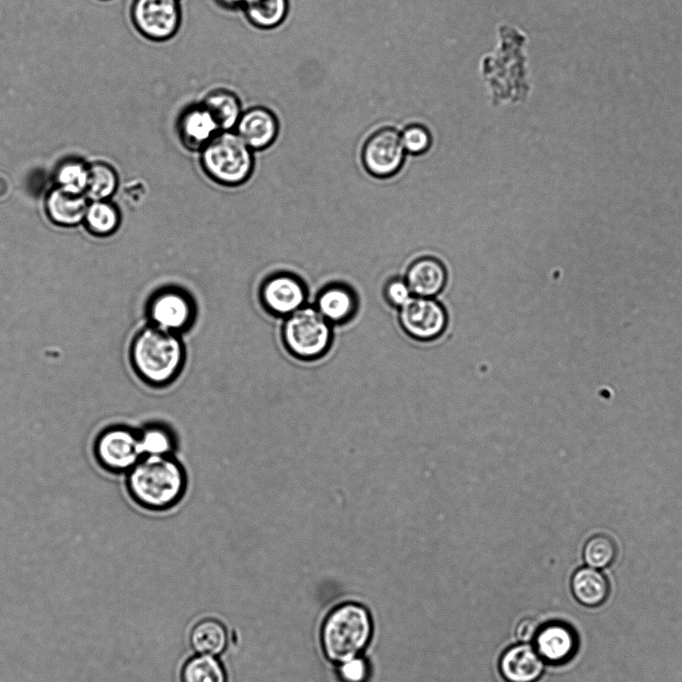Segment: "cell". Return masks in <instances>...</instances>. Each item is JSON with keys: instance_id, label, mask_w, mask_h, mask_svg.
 <instances>
[{"instance_id": "d6986e66", "label": "cell", "mask_w": 682, "mask_h": 682, "mask_svg": "<svg viewBox=\"0 0 682 682\" xmlns=\"http://www.w3.org/2000/svg\"><path fill=\"white\" fill-rule=\"evenodd\" d=\"M229 636L223 622L215 618H203L194 624L189 642L195 654L219 657L228 646Z\"/></svg>"}, {"instance_id": "8fae6325", "label": "cell", "mask_w": 682, "mask_h": 682, "mask_svg": "<svg viewBox=\"0 0 682 682\" xmlns=\"http://www.w3.org/2000/svg\"><path fill=\"white\" fill-rule=\"evenodd\" d=\"M532 644L546 664L562 666L576 656L579 637L570 624L555 620L540 625Z\"/></svg>"}, {"instance_id": "603a6c76", "label": "cell", "mask_w": 682, "mask_h": 682, "mask_svg": "<svg viewBox=\"0 0 682 682\" xmlns=\"http://www.w3.org/2000/svg\"><path fill=\"white\" fill-rule=\"evenodd\" d=\"M138 437L143 456L175 455L177 437L166 424H148L138 431Z\"/></svg>"}, {"instance_id": "5bb4252c", "label": "cell", "mask_w": 682, "mask_h": 682, "mask_svg": "<svg viewBox=\"0 0 682 682\" xmlns=\"http://www.w3.org/2000/svg\"><path fill=\"white\" fill-rule=\"evenodd\" d=\"M252 151L271 146L279 133L278 118L264 106H253L242 112L233 130Z\"/></svg>"}, {"instance_id": "f546056e", "label": "cell", "mask_w": 682, "mask_h": 682, "mask_svg": "<svg viewBox=\"0 0 682 682\" xmlns=\"http://www.w3.org/2000/svg\"><path fill=\"white\" fill-rule=\"evenodd\" d=\"M405 152L421 154L428 150L431 145V135L427 128L419 124L406 127L400 134Z\"/></svg>"}, {"instance_id": "ffe728a7", "label": "cell", "mask_w": 682, "mask_h": 682, "mask_svg": "<svg viewBox=\"0 0 682 682\" xmlns=\"http://www.w3.org/2000/svg\"><path fill=\"white\" fill-rule=\"evenodd\" d=\"M88 198L82 194H73L60 188L52 190L46 200L49 218L62 226H74L85 219Z\"/></svg>"}, {"instance_id": "52a82bcc", "label": "cell", "mask_w": 682, "mask_h": 682, "mask_svg": "<svg viewBox=\"0 0 682 682\" xmlns=\"http://www.w3.org/2000/svg\"><path fill=\"white\" fill-rule=\"evenodd\" d=\"M94 453L106 470L127 473L143 457L138 431L125 426L109 427L98 435Z\"/></svg>"}, {"instance_id": "7a4b0ae2", "label": "cell", "mask_w": 682, "mask_h": 682, "mask_svg": "<svg viewBox=\"0 0 682 682\" xmlns=\"http://www.w3.org/2000/svg\"><path fill=\"white\" fill-rule=\"evenodd\" d=\"M130 360L144 383L155 388L167 387L184 369L185 344L181 335L149 325L134 337Z\"/></svg>"}, {"instance_id": "9a60e30c", "label": "cell", "mask_w": 682, "mask_h": 682, "mask_svg": "<svg viewBox=\"0 0 682 682\" xmlns=\"http://www.w3.org/2000/svg\"><path fill=\"white\" fill-rule=\"evenodd\" d=\"M546 663L532 643H517L500 656L498 668L506 682H537L545 671Z\"/></svg>"}, {"instance_id": "8992f818", "label": "cell", "mask_w": 682, "mask_h": 682, "mask_svg": "<svg viewBox=\"0 0 682 682\" xmlns=\"http://www.w3.org/2000/svg\"><path fill=\"white\" fill-rule=\"evenodd\" d=\"M130 17L143 37L155 42L173 38L181 25L179 0H133Z\"/></svg>"}, {"instance_id": "5b68a950", "label": "cell", "mask_w": 682, "mask_h": 682, "mask_svg": "<svg viewBox=\"0 0 682 682\" xmlns=\"http://www.w3.org/2000/svg\"><path fill=\"white\" fill-rule=\"evenodd\" d=\"M333 325L314 306H303L286 316L281 339L286 351L300 361L324 357L333 343Z\"/></svg>"}, {"instance_id": "6da1fadb", "label": "cell", "mask_w": 682, "mask_h": 682, "mask_svg": "<svg viewBox=\"0 0 682 682\" xmlns=\"http://www.w3.org/2000/svg\"><path fill=\"white\" fill-rule=\"evenodd\" d=\"M188 477L175 455L143 456L127 473L126 486L131 498L141 507L165 511L184 497Z\"/></svg>"}, {"instance_id": "4fadbf2b", "label": "cell", "mask_w": 682, "mask_h": 682, "mask_svg": "<svg viewBox=\"0 0 682 682\" xmlns=\"http://www.w3.org/2000/svg\"><path fill=\"white\" fill-rule=\"evenodd\" d=\"M176 129L183 146L199 152L221 131L202 102L190 104L181 111Z\"/></svg>"}, {"instance_id": "e0dca14e", "label": "cell", "mask_w": 682, "mask_h": 682, "mask_svg": "<svg viewBox=\"0 0 682 682\" xmlns=\"http://www.w3.org/2000/svg\"><path fill=\"white\" fill-rule=\"evenodd\" d=\"M570 587L576 601L590 608L601 606L610 593L606 576L589 566L581 567L573 573Z\"/></svg>"}, {"instance_id": "d6a6232c", "label": "cell", "mask_w": 682, "mask_h": 682, "mask_svg": "<svg viewBox=\"0 0 682 682\" xmlns=\"http://www.w3.org/2000/svg\"><path fill=\"white\" fill-rule=\"evenodd\" d=\"M220 7L227 10L243 9L247 0H214Z\"/></svg>"}, {"instance_id": "ac0fdd59", "label": "cell", "mask_w": 682, "mask_h": 682, "mask_svg": "<svg viewBox=\"0 0 682 682\" xmlns=\"http://www.w3.org/2000/svg\"><path fill=\"white\" fill-rule=\"evenodd\" d=\"M357 301L353 291L340 284L324 288L318 295L315 308L332 325L352 318Z\"/></svg>"}, {"instance_id": "44dd1931", "label": "cell", "mask_w": 682, "mask_h": 682, "mask_svg": "<svg viewBox=\"0 0 682 682\" xmlns=\"http://www.w3.org/2000/svg\"><path fill=\"white\" fill-rule=\"evenodd\" d=\"M221 131L234 130L243 110L240 98L231 90L217 88L209 91L201 101Z\"/></svg>"}, {"instance_id": "836d02e7", "label": "cell", "mask_w": 682, "mask_h": 682, "mask_svg": "<svg viewBox=\"0 0 682 682\" xmlns=\"http://www.w3.org/2000/svg\"><path fill=\"white\" fill-rule=\"evenodd\" d=\"M103 1H105V0H103Z\"/></svg>"}, {"instance_id": "cb8c5ba5", "label": "cell", "mask_w": 682, "mask_h": 682, "mask_svg": "<svg viewBox=\"0 0 682 682\" xmlns=\"http://www.w3.org/2000/svg\"><path fill=\"white\" fill-rule=\"evenodd\" d=\"M182 682H227V674L219 657L194 654L181 670Z\"/></svg>"}, {"instance_id": "7c38bea8", "label": "cell", "mask_w": 682, "mask_h": 682, "mask_svg": "<svg viewBox=\"0 0 682 682\" xmlns=\"http://www.w3.org/2000/svg\"><path fill=\"white\" fill-rule=\"evenodd\" d=\"M306 298V288L301 279L288 273L268 277L260 289V299L265 309L283 318L305 306Z\"/></svg>"}, {"instance_id": "484cf974", "label": "cell", "mask_w": 682, "mask_h": 682, "mask_svg": "<svg viewBox=\"0 0 682 682\" xmlns=\"http://www.w3.org/2000/svg\"><path fill=\"white\" fill-rule=\"evenodd\" d=\"M117 175L106 163H93L89 166V178L85 196L91 201L108 199L117 187Z\"/></svg>"}, {"instance_id": "277c9868", "label": "cell", "mask_w": 682, "mask_h": 682, "mask_svg": "<svg viewBox=\"0 0 682 682\" xmlns=\"http://www.w3.org/2000/svg\"><path fill=\"white\" fill-rule=\"evenodd\" d=\"M200 162L209 178L224 186L243 184L254 167L253 151L233 130L220 131L200 151Z\"/></svg>"}, {"instance_id": "ba28073f", "label": "cell", "mask_w": 682, "mask_h": 682, "mask_svg": "<svg viewBox=\"0 0 682 682\" xmlns=\"http://www.w3.org/2000/svg\"><path fill=\"white\" fill-rule=\"evenodd\" d=\"M150 325L181 335L195 318L191 297L179 288L168 287L157 291L147 307Z\"/></svg>"}, {"instance_id": "f1b7e54d", "label": "cell", "mask_w": 682, "mask_h": 682, "mask_svg": "<svg viewBox=\"0 0 682 682\" xmlns=\"http://www.w3.org/2000/svg\"><path fill=\"white\" fill-rule=\"evenodd\" d=\"M335 673L340 682H367L370 673L368 659L359 655L335 664Z\"/></svg>"}, {"instance_id": "1f68e13d", "label": "cell", "mask_w": 682, "mask_h": 682, "mask_svg": "<svg viewBox=\"0 0 682 682\" xmlns=\"http://www.w3.org/2000/svg\"><path fill=\"white\" fill-rule=\"evenodd\" d=\"M540 625L535 618H524L516 625L514 635L520 643H532Z\"/></svg>"}, {"instance_id": "9c48e42d", "label": "cell", "mask_w": 682, "mask_h": 682, "mask_svg": "<svg viewBox=\"0 0 682 682\" xmlns=\"http://www.w3.org/2000/svg\"><path fill=\"white\" fill-rule=\"evenodd\" d=\"M399 321L408 336L417 341L429 342L439 338L445 331L447 314L433 298L415 296L400 307Z\"/></svg>"}, {"instance_id": "3957f363", "label": "cell", "mask_w": 682, "mask_h": 682, "mask_svg": "<svg viewBox=\"0 0 682 682\" xmlns=\"http://www.w3.org/2000/svg\"><path fill=\"white\" fill-rule=\"evenodd\" d=\"M373 634L369 610L358 602H342L323 620L320 641L326 658L339 664L362 655Z\"/></svg>"}, {"instance_id": "83f0119b", "label": "cell", "mask_w": 682, "mask_h": 682, "mask_svg": "<svg viewBox=\"0 0 682 682\" xmlns=\"http://www.w3.org/2000/svg\"><path fill=\"white\" fill-rule=\"evenodd\" d=\"M88 178L89 166L80 160H67L56 172L58 188L73 194L85 195Z\"/></svg>"}, {"instance_id": "30bf717a", "label": "cell", "mask_w": 682, "mask_h": 682, "mask_svg": "<svg viewBox=\"0 0 682 682\" xmlns=\"http://www.w3.org/2000/svg\"><path fill=\"white\" fill-rule=\"evenodd\" d=\"M405 150L400 133L393 128H383L366 141L362 159L367 171L384 178L394 175L402 166Z\"/></svg>"}, {"instance_id": "7402d4cb", "label": "cell", "mask_w": 682, "mask_h": 682, "mask_svg": "<svg viewBox=\"0 0 682 682\" xmlns=\"http://www.w3.org/2000/svg\"><path fill=\"white\" fill-rule=\"evenodd\" d=\"M246 19L258 29L278 27L289 12V0H247L243 7Z\"/></svg>"}, {"instance_id": "4316f807", "label": "cell", "mask_w": 682, "mask_h": 682, "mask_svg": "<svg viewBox=\"0 0 682 682\" xmlns=\"http://www.w3.org/2000/svg\"><path fill=\"white\" fill-rule=\"evenodd\" d=\"M582 555L587 566L601 570L609 567L616 559V544L607 535L597 534L585 542Z\"/></svg>"}, {"instance_id": "d4e9b609", "label": "cell", "mask_w": 682, "mask_h": 682, "mask_svg": "<svg viewBox=\"0 0 682 682\" xmlns=\"http://www.w3.org/2000/svg\"><path fill=\"white\" fill-rule=\"evenodd\" d=\"M85 221L92 233L107 236L118 228L120 214L118 209L106 200L92 201L88 205Z\"/></svg>"}, {"instance_id": "4dcf8cb0", "label": "cell", "mask_w": 682, "mask_h": 682, "mask_svg": "<svg viewBox=\"0 0 682 682\" xmlns=\"http://www.w3.org/2000/svg\"><path fill=\"white\" fill-rule=\"evenodd\" d=\"M387 301L397 307H402L412 297V292L406 280L393 279L385 287Z\"/></svg>"}, {"instance_id": "2e32d148", "label": "cell", "mask_w": 682, "mask_h": 682, "mask_svg": "<svg viewBox=\"0 0 682 682\" xmlns=\"http://www.w3.org/2000/svg\"><path fill=\"white\" fill-rule=\"evenodd\" d=\"M446 279L445 267L439 260L423 257L409 267L405 280L413 295L432 298L444 288Z\"/></svg>"}]
</instances>
